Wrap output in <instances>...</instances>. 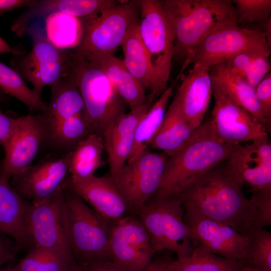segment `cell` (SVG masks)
I'll use <instances>...</instances> for the list:
<instances>
[{
	"mask_svg": "<svg viewBox=\"0 0 271 271\" xmlns=\"http://www.w3.org/2000/svg\"><path fill=\"white\" fill-rule=\"evenodd\" d=\"M223 167L211 169L178 196L184 208L252 236L264 227L257 208Z\"/></svg>",
	"mask_w": 271,
	"mask_h": 271,
	"instance_id": "obj_1",
	"label": "cell"
},
{
	"mask_svg": "<svg viewBox=\"0 0 271 271\" xmlns=\"http://www.w3.org/2000/svg\"><path fill=\"white\" fill-rule=\"evenodd\" d=\"M234 145L218 139L209 120L202 123L180 150L168 157L154 199L181 193L226 160Z\"/></svg>",
	"mask_w": 271,
	"mask_h": 271,
	"instance_id": "obj_2",
	"label": "cell"
},
{
	"mask_svg": "<svg viewBox=\"0 0 271 271\" xmlns=\"http://www.w3.org/2000/svg\"><path fill=\"white\" fill-rule=\"evenodd\" d=\"M174 34V54L184 61L213 31L238 23L232 1H161Z\"/></svg>",
	"mask_w": 271,
	"mask_h": 271,
	"instance_id": "obj_3",
	"label": "cell"
},
{
	"mask_svg": "<svg viewBox=\"0 0 271 271\" xmlns=\"http://www.w3.org/2000/svg\"><path fill=\"white\" fill-rule=\"evenodd\" d=\"M66 73L81 95L84 115L93 133L102 136L108 125L125 113L126 104L99 67L71 50Z\"/></svg>",
	"mask_w": 271,
	"mask_h": 271,
	"instance_id": "obj_4",
	"label": "cell"
},
{
	"mask_svg": "<svg viewBox=\"0 0 271 271\" xmlns=\"http://www.w3.org/2000/svg\"><path fill=\"white\" fill-rule=\"evenodd\" d=\"M64 217L70 249L81 264L109 259V243L113 222L103 218L66 186Z\"/></svg>",
	"mask_w": 271,
	"mask_h": 271,
	"instance_id": "obj_5",
	"label": "cell"
},
{
	"mask_svg": "<svg viewBox=\"0 0 271 271\" xmlns=\"http://www.w3.org/2000/svg\"><path fill=\"white\" fill-rule=\"evenodd\" d=\"M184 209L180 197L171 196L149 201L137 212L154 254L167 249L182 259L190 254L192 244L197 245L184 222Z\"/></svg>",
	"mask_w": 271,
	"mask_h": 271,
	"instance_id": "obj_6",
	"label": "cell"
},
{
	"mask_svg": "<svg viewBox=\"0 0 271 271\" xmlns=\"http://www.w3.org/2000/svg\"><path fill=\"white\" fill-rule=\"evenodd\" d=\"M140 1L118 2L115 6L80 18L83 34L72 52L86 58L98 53L114 54L126 33L140 21Z\"/></svg>",
	"mask_w": 271,
	"mask_h": 271,
	"instance_id": "obj_7",
	"label": "cell"
},
{
	"mask_svg": "<svg viewBox=\"0 0 271 271\" xmlns=\"http://www.w3.org/2000/svg\"><path fill=\"white\" fill-rule=\"evenodd\" d=\"M140 35L154 73L156 96L168 87L174 54V34L161 1H140Z\"/></svg>",
	"mask_w": 271,
	"mask_h": 271,
	"instance_id": "obj_8",
	"label": "cell"
},
{
	"mask_svg": "<svg viewBox=\"0 0 271 271\" xmlns=\"http://www.w3.org/2000/svg\"><path fill=\"white\" fill-rule=\"evenodd\" d=\"M26 33L32 39V49L26 54L14 56L10 64L41 97L45 86L52 85L66 72L70 50L59 49L51 43L37 20L30 24Z\"/></svg>",
	"mask_w": 271,
	"mask_h": 271,
	"instance_id": "obj_9",
	"label": "cell"
},
{
	"mask_svg": "<svg viewBox=\"0 0 271 271\" xmlns=\"http://www.w3.org/2000/svg\"><path fill=\"white\" fill-rule=\"evenodd\" d=\"M64 185L51 197L28 203L24 218L28 245L60 250L72 254L65 225Z\"/></svg>",
	"mask_w": 271,
	"mask_h": 271,
	"instance_id": "obj_10",
	"label": "cell"
},
{
	"mask_svg": "<svg viewBox=\"0 0 271 271\" xmlns=\"http://www.w3.org/2000/svg\"><path fill=\"white\" fill-rule=\"evenodd\" d=\"M168 156L148 149L110 177L127 206L137 212L156 194Z\"/></svg>",
	"mask_w": 271,
	"mask_h": 271,
	"instance_id": "obj_11",
	"label": "cell"
},
{
	"mask_svg": "<svg viewBox=\"0 0 271 271\" xmlns=\"http://www.w3.org/2000/svg\"><path fill=\"white\" fill-rule=\"evenodd\" d=\"M270 47L262 30L241 28L237 23L224 25L204 38L184 61L182 73L191 63L210 67L247 49Z\"/></svg>",
	"mask_w": 271,
	"mask_h": 271,
	"instance_id": "obj_12",
	"label": "cell"
},
{
	"mask_svg": "<svg viewBox=\"0 0 271 271\" xmlns=\"http://www.w3.org/2000/svg\"><path fill=\"white\" fill-rule=\"evenodd\" d=\"M212 89L214 105L209 121L218 139L237 145L268 136L265 127L246 110L213 84Z\"/></svg>",
	"mask_w": 271,
	"mask_h": 271,
	"instance_id": "obj_13",
	"label": "cell"
},
{
	"mask_svg": "<svg viewBox=\"0 0 271 271\" xmlns=\"http://www.w3.org/2000/svg\"><path fill=\"white\" fill-rule=\"evenodd\" d=\"M184 220L196 243L223 258L246 262L252 236L242 234L230 226L185 210Z\"/></svg>",
	"mask_w": 271,
	"mask_h": 271,
	"instance_id": "obj_14",
	"label": "cell"
},
{
	"mask_svg": "<svg viewBox=\"0 0 271 271\" xmlns=\"http://www.w3.org/2000/svg\"><path fill=\"white\" fill-rule=\"evenodd\" d=\"M154 254L149 234L138 218L124 216L113 222L110 260L129 271H145Z\"/></svg>",
	"mask_w": 271,
	"mask_h": 271,
	"instance_id": "obj_15",
	"label": "cell"
},
{
	"mask_svg": "<svg viewBox=\"0 0 271 271\" xmlns=\"http://www.w3.org/2000/svg\"><path fill=\"white\" fill-rule=\"evenodd\" d=\"M223 167L241 187L271 188V143L269 137L234 145Z\"/></svg>",
	"mask_w": 271,
	"mask_h": 271,
	"instance_id": "obj_16",
	"label": "cell"
},
{
	"mask_svg": "<svg viewBox=\"0 0 271 271\" xmlns=\"http://www.w3.org/2000/svg\"><path fill=\"white\" fill-rule=\"evenodd\" d=\"M18 119L16 130L4 148L5 157L1 161L2 173L9 180L31 165L42 144L47 140L42 114L22 116Z\"/></svg>",
	"mask_w": 271,
	"mask_h": 271,
	"instance_id": "obj_17",
	"label": "cell"
},
{
	"mask_svg": "<svg viewBox=\"0 0 271 271\" xmlns=\"http://www.w3.org/2000/svg\"><path fill=\"white\" fill-rule=\"evenodd\" d=\"M70 151L59 158L31 165L11 178L13 186L24 199L36 202L56 193L67 179Z\"/></svg>",
	"mask_w": 271,
	"mask_h": 271,
	"instance_id": "obj_18",
	"label": "cell"
},
{
	"mask_svg": "<svg viewBox=\"0 0 271 271\" xmlns=\"http://www.w3.org/2000/svg\"><path fill=\"white\" fill-rule=\"evenodd\" d=\"M154 96L151 93L146 103L123 114L104 130L102 137L108 156L110 177L126 164L137 125L152 105Z\"/></svg>",
	"mask_w": 271,
	"mask_h": 271,
	"instance_id": "obj_19",
	"label": "cell"
},
{
	"mask_svg": "<svg viewBox=\"0 0 271 271\" xmlns=\"http://www.w3.org/2000/svg\"><path fill=\"white\" fill-rule=\"evenodd\" d=\"M179 78L181 83L175 95L186 120L197 129L202 124L213 94L209 67L193 65L186 75L182 74Z\"/></svg>",
	"mask_w": 271,
	"mask_h": 271,
	"instance_id": "obj_20",
	"label": "cell"
},
{
	"mask_svg": "<svg viewBox=\"0 0 271 271\" xmlns=\"http://www.w3.org/2000/svg\"><path fill=\"white\" fill-rule=\"evenodd\" d=\"M66 187L77 194L100 216L112 222L122 217L127 206L110 176L95 175L84 180L74 181L69 177Z\"/></svg>",
	"mask_w": 271,
	"mask_h": 271,
	"instance_id": "obj_21",
	"label": "cell"
},
{
	"mask_svg": "<svg viewBox=\"0 0 271 271\" xmlns=\"http://www.w3.org/2000/svg\"><path fill=\"white\" fill-rule=\"evenodd\" d=\"M113 0H41L20 15L13 22L11 30L18 37L26 33L30 24L38 18L61 13L79 18H85L117 4Z\"/></svg>",
	"mask_w": 271,
	"mask_h": 271,
	"instance_id": "obj_22",
	"label": "cell"
},
{
	"mask_svg": "<svg viewBox=\"0 0 271 271\" xmlns=\"http://www.w3.org/2000/svg\"><path fill=\"white\" fill-rule=\"evenodd\" d=\"M212 84L220 88L231 99L254 116L270 132L271 121L262 114L255 90L240 74L223 62L209 67Z\"/></svg>",
	"mask_w": 271,
	"mask_h": 271,
	"instance_id": "obj_23",
	"label": "cell"
},
{
	"mask_svg": "<svg viewBox=\"0 0 271 271\" xmlns=\"http://www.w3.org/2000/svg\"><path fill=\"white\" fill-rule=\"evenodd\" d=\"M84 59L102 70L130 109L142 105L148 100L145 89L128 71L123 60L114 54L98 53Z\"/></svg>",
	"mask_w": 271,
	"mask_h": 271,
	"instance_id": "obj_24",
	"label": "cell"
},
{
	"mask_svg": "<svg viewBox=\"0 0 271 271\" xmlns=\"http://www.w3.org/2000/svg\"><path fill=\"white\" fill-rule=\"evenodd\" d=\"M82 114H84L82 98L65 72L51 85L50 102L42 114L46 130L72 116Z\"/></svg>",
	"mask_w": 271,
	"mask_h": 271,
	"instance_id": "obj_25",
	"label": "cell"
},
{
	"mask_svg": "<svg viewBox=\"0 0 271 271\" xmlns=\"http://www.w3.org/2000/svg\"><path fill=\"white\" fill-rule=\"evenodd\" d=\"M28 203L4 176L0 161V232L9 235L21 246H28L24 229Z\"/></svg>",
	"mask_w": 271,
	"mask_h": 271,
	"instance_id": "obj_26",
	"label": "cell"
},
{
	"mask_svg": "<svg viewBox=\"0 0 271 271\" xmlns=\"http://www.w3.org/2000/svg\"><path fill=\"white\" fill-rule=\"evenodd\" d=\"M196 129L186 120L175 95L168 106L163 123L149 147L169 157L180 150Z\"/></svg>",
	"mask_w": 271,
	"mask_h": 271,
	"instance_id": "obj_27",
	"label": "cell"
},
{
	"mask_svg": "<svg viewBox=\"0 0 271 271\" xmlns=\"http://www.w3.org/2000/svg\"><path fill=\"white\" fill-rule=\"evenodd\" d=\"M139 21L131 26L121 43L124 55L123 61L143 88L150 90L151 93L156 96L155 79L140 35Z\"/></svg>",
	"mask_w": 271,
	"mask_h": 271,
	"instance_id": "obj_28",
	"label": "cell"
},
{
	"mask_svg": "<svg viewBox=\"0 0 271 271\" xmlns=\"http://www.w3.org/2000/svg\"><path fill=\"white\" fill-rule=\"evenodd\" d=\"M104 149L102 137L92 133L70 151L69 178L74 181L84 180L93 176L102 164L101 155Z\"/></svg>",
	"mask_w": 271,
	"mask_h": 271,
	"instance_id": "obj_29",
	"label": "cell"
},
{
	"mask_svg": "<svg viewBox=\"0 0 271 271\" xmlns=\"http://www.w3.org/2000/svg\"><path fill=\"white\" fill-rule=\"evenodd\" d=\"M174 85L167 87L139 122L127 163L133 162L149 149L163 123L169 101L173 93Z\"/></svg>",
	"mask_w": 271,
	"mask_h": 271,
	"instance_id": "obj_30",
	"label": "cell"
},
{
	"mask_svg": "<svg viewBox=\"0 0 271 271\" xmlns=\"http://www.w3.org/2000/svg\"><path fill=\"white\" fill-rule=\"evenodd\" d=\"M244 262L228 259L198 243L187 257L169 260L168 271H240Z\"/></svg>",
	"mask_w": 271,
	"mask_h": 271,
	"instance_id": "obj_31",
	"label": "cell"
},
{
	"mask_svg": "<svg viewBox=\"0 0 271 271\" xmlns=\"http://www.w3.org/2000/svg\"><path fill=\"white\" fill-rule=\"evenodd\" d=\"M270 47H256L244 50L225 62L255 88L270 72Z\"/></svg>",
	"mask_w": 271,
	"mask_h": 271,
	"instance_id": "obj_32",
	"label": "cell"
},
{
	"mask_svg": "<svg viewBox=\"0 0 271 271\" xmlns=\"http://www.w3.org/2000/svg\"><path fill=\"white\" fill-rule=\"evenodd\" d=\"M45 35L54 46L61 50H72L79 44L83 34L80 18L55 13L46 17Z\"/></svg>",
	"mask_w": 271,
	"mask_h": 271,
	"instance_id": "obj_33",
	"label": "cell"
},
{
	"mask_svg": "<svg viewBox=\"0 0 271 271\" xmlns=\"http://www.w3.org/2000/svg\"><path fill=\"white\" fill-rule=\"evenodd\" d=\"M75 263L72 254L55 249L32 247L13 268L15 271H66Z\"/></svg>",
	"mask_w": 271,
	"mask_h": 271,
	"instance_id": "obj_34",
	"label": "cell"
},
{
	"mask_svg": "<svg viewBox=\"0 0 271 271\" xmlns=\"http://www.w3.org/2000/svg\"><path fill=\"white\" fill-rule=\"evenodd\" d=\"M0 89L25 104L31 111L43 112L47 104L30 89L14 69L0 62Z\"/></svg>",
	"mask_w": 271,
	"mask_h": 271,
	"instance_id": "obj_35",
	"label": "cell"
},
{
	"mask_svg": "<svg viewBox=\"0 0 271 271\" xmlns=\"http://www.w3.org/2000/svg\"><path fill=\"white\" fill-rule=\"evenodd\" d=\"M93 133L84 114L72 116L47 130V141L61 148H74Z\"/></svg>",
	"mask_w": 271,
	"mask_h": 271,
	"instance_id": "obj_36",
	"label": "cell"
},
{
	"mask_svg": "<svg viewBox=\"0 0 271 271\" xmlns=\"http://www.w3.org/2000/svg\"><path fill=\"white\" fill-rule=\"evenodd\" d=\"M246 266L262 271H271V233L263 228L258 230L252 236Z\"/></svg>",
	"mask_w": 271,
	"mask_h": 271,
	"instance_id": "obj_37",
	"label": "cell"
},
{
	"mask_svg": "<svg viewBox=\"0 0 271 271\" xmlns=\"http://www.w3.org/2000/svg\"><path fill=\"white\" fill-rule=\"evenodd\" d=\"M238 23L262 24L270 18V0H233Z\"/></svg>",
	"mask_w": 271,
	"mask_h": 271,
	"instance_id": "obj_38",
	"label": "cell"
},
{
	"mask_svg": "<svg viewBox=\"0 0 271 271\" xmlns=\"http://www.w3.org/2000/svg\"><path fill=\"white\" fill-rule=\"evenodd\" d=\"M253 201L263 227L271 224V188L251 189Z\"/></svg>",
	"mask_w": 271,
	"mask_h": 271,
	"instance_id": "obj_39",
	"label": "cell"
},
{
	"mask_svg": "<svg viewBox=\"0 0 271 271\" xmlns=\"http://www.w3.org/2000/svg\"><path fill=\"white\" fill-rule=\"evenodd\" d=\"M255 94L264 117L271 121V73L255 87Z\"/></svg>",
	"mask_w": 271,
	"mask_h": 271,
	"instance_id": "obj_40",
	"label": "cell"
},
{
	"mask_svg": "<svg viewBox=\"0 0 271 271\" xmlns=\"http://www.w3.org/2000/svg\"><path fill=\"white\" fill-rule=\"evenodd\" d=\"M18 117L14 118L4 113L0 108V146L7 145L17 126Z\"/></svg>",
	"mask_w": 271,
	"mask_h": 271,
	"instance_id": "obj_41",
	"label": "cell"
},
{
	"mask_svg": "<svg viewBox=\"0 0 271 271\" xmlns=\"http://www.w3.org/2000/svg\"><path fill=\"white\" fill-rule=\"evenodd\" d=\"M80 265L85 271H129L107 259L96 260Z\"/></svg>",
	"mask_w": 271,
	"mask_h": 271,
	"instance_id": "obj_42",
	"label": "cell"
},
{
	"mask_svg": "<svg viewBox=\"0 0 271 271\" xmlns=\"http://www.w3.org/2000/svg\"><path fill=\"white\" fill-rule=\"evenodd\" d=\"M18 252L17 247L0 236V268L5 263L14 259Z\"/></svg>",
	"mask_w": 271,
	"mask_h": 271,
	"instance_id": "obj_43",
	"label": "cell"
},
{
	"mask_svg": "<svg viewBox=\"0 0 271 271\" xmlns=\"http://www.w3.org/2000/svg\"><path fill=\"white\" fill-rule=\"evenodd\" d=\"M36 2V0H0V16L18 8H29Z\"/></svg>",
	"mask_w": 271,
	"mask_h": 271,
	"instance_id": "obj_44",
	"label": "cell"
},
{
	"mask_svg": "<svg viewBox=\"0 0 271 271\" xmlns=\"http://www.w3.org/2000/svg\"><path fill=\"white\" fill-rule=\"evenodd\" d=\"M169 260L160 259L152 261L145 271H168L167 266Z\"/></svg>",
	"mask_w": 271,
	"mask_h": 271,
	"instance_id": "obj_45",
	"label": "cell"
},
{
	"mask_svg": "<svg viewBox=\"0 0 271 271\" xmlns=\"http://www.w3.org/2000/svg\"><path fill=\"white\" fill-rule=\"evenodd\" d=\"M11 53L14 56H22L25 53L20 49L11 47L0 37V54Z\"/></svg>",
	"mask_w": 271,
	"mask_h": 271,
	"instance_id": "obj_46",
	"label": "cell"
},
{
	"mask_svg": "<svg viewBox=\"0 0 271 271\" xmlns=\"http://www.w3.org/2000/svg\"><path fill=\"white\" fill-rule=\"evenodd\" d=\"M262 31L265 35L267 42L271 46V18L261 24Z\"/></svg>",
	"mask_w": 271,
	"mask_h": 271,
	"instance_id": "obj_47",
	"label": "cell"
},
{
	"mask_svg": "<svg viewBox=\"0 0 271 271\" xmlns=\"http://www.w3.org/2000/svg\"><path fill=\"white\" fill-rule=\"evenodd\" d=\"M66 271H85L82 266L76 262L71 265Z\"/></svg>",
	"mask_w": 271,
	"mask_h": 271,
	"instance_id": "obj_48",
	"label": "cell"
},
{
	"mask_svg": "<svg viewBox=\"0 0 271 271\" xmlns=\"http://www.w3.org/2000/svg\"><path fill=\"white\" fill-rule=\"evenodd\" d=\"M6 94L1 89H0V103H2L5 101L6 99Z\"/></svg>",
	"mask_w": 271,
	"mask_h": 271,
	"instance_id": "obj_49",
	"label": "cell"
},
{
	"mask_svg": "<svg viewBox=\"0 0 271 271\" xmlns=\"http://www.w3.org/2000/svg\"><path fill=\"white\" fill-rule=\"evenodd\" d=\"M0 271H15L13 267L9 266L5 268H0Z\"/></svg>",
	"mask_w": 271,
	"mask_h": 271,
	"instance_id": "obj_50",
	"label": "cell"
}]
</instances>
